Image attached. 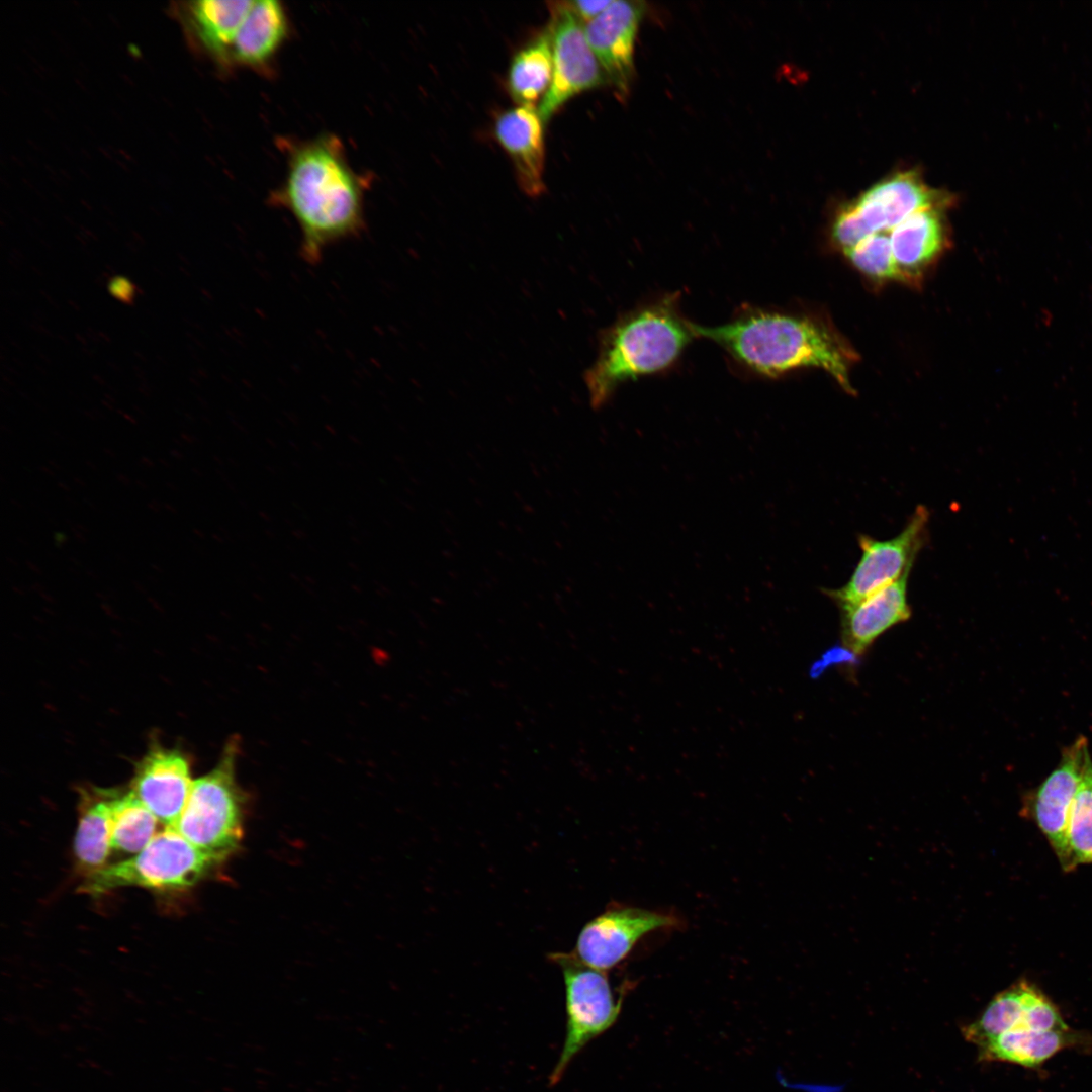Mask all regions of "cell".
<instances>
[{"label": "cell", "mask_w": 1092, "mask_h": 1092, "mask_svg": "<svg viewBox=\"0 0 1092 1092\" xmlns=\"http://www.w3.org/2000/svg\"><path fill=\"white\" fill-rule=\"evenodd\" d=\"M278 146L285 154L286 170L268 201L294 218L301 236L300 256L316 265L329 248L362 234L367 178L354 170L343 143L332 133L281 138Z\"/></svg>", "instance_id": "cell-1"}, {"label": "cell", "mask_w": 1092, "mask_h": 1092, "mask_svg": "<svg viewBox=\"0 0 1092 1092\" xmlns=\"http://www.w3.org/2000/svg\"><path fill=\"white\" fill-rule=\"evenodd\" d=\"M697 338L718 345L736 363L753 373L778 377L792 370H825L853 393L849 367L856 354L818 320L768 308L742 309L720 326L693 325Z\"/></svg>", "instance_id": "cell-2"}, {"label": "cell", "mask_w": 1092, "mask_h": 1092, "mask_svg": "<svg viewBox=\"0 0 1092 1092\" xmlns=\"http://www.w3.org/2000/svg\"><path fill=\"white\" fill-rule=\"evenodd\" d=\"M693 325L681 313L677 294L621 315L602 334L597 358L585 373L592 406L607 404L628 381L670 368L697 337Z\"/></svg>", "instance_id": "cell-3"}, {"label": "cell", "mask_w": 1092, "mask_h": 1092, "mask_svg": "<svg viewBox=\"0 0 1092 1092\" xmlns=\"http://www.w3.org/2000/svg\"><path fill=\"white\" fill-rule=\"evenodd\" d=\"M240 742L225 743L217 764L192 782L183 811L173 826L201 850L224 861L243 839L245 793L236 770Z\"/></svg>", "instance_id": "cell-4"}, {"label": "cell", "mask_w": 1092, "mask_h": 1092, "mask_svg": "<svg viewBox=\"0 0 1092 1092\" xmlns=\"http://www.w3.org/2000/svg\"><path fill=\"white\" fill-rule=\"evenodd\" d=\"M222 862L193 845L173 827H165L131 858L87 875L79 890L93 896L128 886L157 891L185 890L208 878Z\"/></svg>", "instance_id": "cell-5"}, {"label": "cell", "mask_w": 1092, "mask_h": 1092, "mask_svg": "<svg viewBox=\"0 0 1092 1092\" xmlns=\"http://www.w3.org/2000/svg\"><path fill=\"white\" fill-rule=\"evenodd\" d=\"M549 959L561 969L566 1008L563 1045L549 1076L555 1085L580 1051L615 1023L622 998L615 999L605 971L584 965L572 952H552Z\"/></svg>", "instance_id": "cell-6"}, {"label": "cell", "mask_w": 1092, "mask_h": 1092, "mask_svg": "<svg viewBox=\"0 0 1092 1092\" xmlns=\"http://www.w3.org/2000/svg\"><path fill=\"white\" fill-rule=\"evenodd\" d=\"M948 203L945 194L929 188L915 171L899 172L846 204L832 225V238L846 251L871 235L894 229L922 208Z\"/></svg>", "instance_id": "cell-7"}, {"label": "cell", "mask_w": 1092, "mask_h": 1092, "mask_svg": "<svg viewBox=\"0 0 1092 1092\" xmlns=\"http://www.w3.org/2000/svg\"><path fill=\"white\" fill-rule=\"evenodd\" d=\"M929 518V510L919 505L896 536L878 540L860 534L858 545L861 556L849 579L838 588L824 589V594L838 607L847 606L866 599L910 572L918 553L927 541Z\"/></svg>", "instance_id": "cell-8"}, {"label": "cell", "mask_w": 1092, "mask_h": 1092, "mask_svg": "<svg viewBox=\"0 0 1092 1092\" xmlns=\"http://www.w3.org/2000/svg\"><path fill=\"white\" fill-rule=\"evenodd\" d=\"M550 11L553 75L538 109L544 122L571 98L607 83L581 22L563 1L551 3Z\"/></svg>", "instance_id": "cell-9"}, {"label": "cell", "mask_w": 1092, "mask_h": 1092, "mask_svg": "<svg viewBox=\"0 0 1092 1092\" xmlns=\"http://www.w3.org/2000/svg\"><path fill=\"white\" fill-rule=\"evenodd\" d=\"M678 923L672 915L611 906L583 926L571 952L584 965L606 972L622 962L643 936Z\"/></svg>", "instance_id": "cell-10"}, {"label": "cell", "mask_w": 1092, "mask_h": 1092, "mask_svg": "<svg viewBox=\"0 0 1092 1092\" xmlns=\"http://www.w3.org/2000/svg\"><path fill=\"white\" fill-rule=\"evenodd\" d=\"M646 4L638 0H615L584 26L587 42L607 80L622 100L627 98L635 76L634 50Z\"/></svg>", "instance_id": "cell-11"}, {"label": "cell", "mask_w": 1092, "mask_h": 1092, "mask_svg": "<svg viewBox=\"0 0 1092 1092\" xmlns=\"http://www.w3.org/2000/svg\"><path fill=\"white\" fill-rule=\"evenodd\" d=\"M1091 760L1087 738L1079 736L1062 751L1060 762L1034 790L1029 801L1032 816L1062 869L1067 858L1065 832L1068 812Z\"/></svg>", "instance_id": "cell-12"}, {"label": "cell", "mask_w": 1092, "mask_h": 1092, "mask_svg": "<svg viewBox=\"0 0 1092 1092\" xmlns=\"http://www.w3.org/2000/svg\"><path fill=\"white\" fill-rule=\"evenodd\" d=\"M192 782L188 760L179 750L153 745L136 765L131 791L160 823L173 827Z\"/></svg>", "instance_id": "cell-13"}, {"label": "cell", "mask_w": 1092, "mask_h": 1092, "mask_svg": "<svg viewBox=\"0 0 1092 1092\" xmlns=\"http://www.w3.org/2000/svg\"><path fill=\"white\" fill-rule=\"evenodd\" d=\"M544 121L534 106L517 105L495 120L494 134L512 161L518 186L532 197L545 190Z\"/></svg>", "instance_id": "cell-14"}, {"label": "cell", "mask_w": 1092, "mask_h": 1092, "mask_svg": "<svg viewBox=\"0 0 1092 1092\" xmlns=\"http://www.w3.org/2000/svg\"><path fill=\"white\" fill-rule=\"evenodd\" d=\"M289 34L290 19L283 2L253 0L232 48L231 69L241 67L272 75Z\"/></svg>", "instance_id": "cell-15"}, {"label": "cell", "mask_w": 1092, "mask_h": 1092, "mask_svg": "<svg viewBox=\"0 0 1092 1092\" xmlns=\"http://www.w3.org/2000/svg\"><path fill=\"white\" fill-rule=\"evenodd\" d=\"M910 572L866 599L840 608L841 641L853 655H861L893 626L911 616L908 603Z\"/></svg>", "instance_id": "cell-16"}, {"label": "cell", "mask_w": 1092, "mask_h": 1092, "mask_svg": "<svg viewBox=\"0 0 1092 1092\" xmlns=\"http://www.w3.org/2000/svg\"><path fill=\"white\" fill-rule=\"evenodd\" d=\"M253 0H199L180 7V15L195 47L219 67L231 69L237 33Z\"/></svg>", "instance_id": "cell-17"}, {"label": "cell", "mask_w": 1092, "mask_h": 1092, "mask_svg": "<svg viewBox=\"0 0 1092 1092\" xmlns=\"http://www.w3.org/2000/svg\"><path fill=\"white\" fill-rule=\"evenodd\" d=\"M947 205L922 208L891 230L890 241L904 282L914 283L945 250L948 240L944 210Z\"/></svg>", "instance_id": "cell-18"}, {"label": "cell", "mask_w": 1092, "mask_h": 1092, "mask_svg": "<svg viewBox=\"0 0 1092 1092\" xmlns=\"http://www.w3.org/2000/svg\"><path fill=\"white\" fill-rule=\"evenodd\" d=\"M74 838L81 872L89 875L106 864L111 848V799L114 793L85 792Z\"/></svg>", "instance_id": "cell-19"}, {"label": "cell", "mask_w": 1092, "mask_h": 1092, "mask_svg": "<svg viewBox=\"0 0 1092 1092\" xmlns=\"http://www.w3.org/2000/svg\"><path fill=\"white\" fill-rule=\"evenodd\" d=\"M553 75L550 30H546L513 57L508 73V89L518 105L535 106L547 93Z\"/></svg>", "instance_id": "cell-20"}, {"label": "cell", "mask_w": 1092, "mask_h": 1092, "mask_svg": "<svg viewBox=\"0 0 1092 1092\" xmlns=\"http://www.w3.org/2000/svg\"><path fill=\"white\" fill-rule=\"evenodd\" d=\"M1070 1030H1010L979 1049L980 1059L1003 1061L1033 1068L1068 1046Z\"/></svg>", "instance_id": "cell-21"}, {"label": "cell", "mask_w": 1092, "mask_h": 1092, "mask_svg": "<svg viewBox=\"0 0 1092 1092\" xmlns=\"http://www.w3.org/2000/svg\"><path fill=\"white\" fill-rule=\"evenodd\" d=\"M156 816L129 792L111 799V848L124 853H139L156 836Z\"/></svg>", "instance_id": "cell-22"}, {"label": "cell", "mask_w": 1092, "mask_h": 1092, "mask_svg": "<svg viewBox=\"0 0 1092 1092\" xmlns=\"http://www.w3.org/2000/svg\"><path fill=\"white\" fill-rule=\"evenodd\" d=\"M1067 858L1065 872L1092 863V760L1072 800L1065 832Z\"/></svg>", "instance_id": "cell-23"}, {"label": "cell", "mask_w": 1092, "mask_h": 1092, "mask_svg": "<svg viewBox=\"0 0 1092 1092\" xmlns=\"http://www.w3.org/2000/svg\"><path fill=\"white\" fill-rule=\"evenodd\" d=\"M844 254L859 271L872 278L904 281L893 255L890 236L882 232L869 236Z\"/></svg>", "instance_id": "cell-24"}, {"label": "cell", "mask_w": 1092, "mask_h": 1092, "mask_svg": "<svg viewBox=\"0 0 1092 1092\" xmlns=\"http://www.w3.org/2000/svg\"><path fill=\"white\" fill-rule=\"evenodd\" d=\"M613 0H579V1H563L566 8L582 23H588L597 16H599L604 10H606Z\"/></svg>", "instance_id": "cell-25"}, {"label": "cell", "mask_w": 1092, "mask_h": 1092, "mask_svg": "<svg viewBox=\"0 0 1092 1092\" xmlns=\"http://www.w3.org/2000/svg\"><path fill=\"white\" fill-rule=\"evenodd\" d=\"M109 292L113 297L123 302H129L134 296V286L125 277H113L108 285Z\"/></svg>", "instance_id": "cell-26"}]
</instances>
